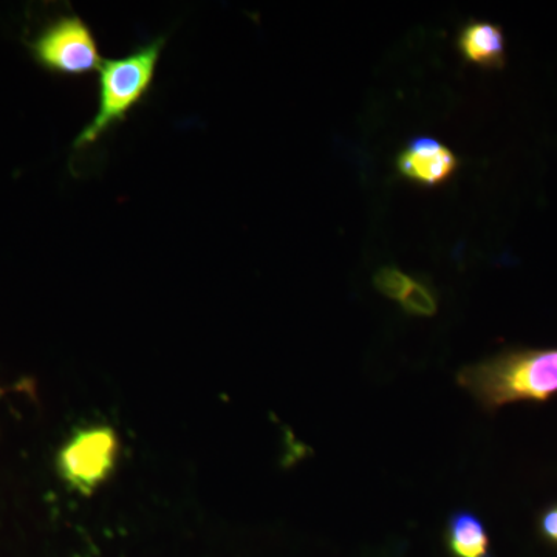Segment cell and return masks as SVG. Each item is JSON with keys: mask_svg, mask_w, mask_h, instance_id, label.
<instances>
[{"mask_svg": "<svg viewBox=\"0 0 557 557\" xmlns=\"http://www.w3.org/2000/svg\"><path fill=\"white\" fill-rule=\"evenodd\" d=\"M457 383L487 412L511 403L547 401L557 394V348H505L461 369Z\"/></svg>", "mask_w": 557, "mask_h": 557, "instance_id": "obj_1", "label": "cell"}, {"mask_svg": "<svg viewBox=\"0 0 557 557\" xmlns=\"http://www.w3.org/2000/svg\"><path fill=\"white\" fill-rule=\"evenodd\" d=\"M164 46L166 36H159L126 57L102 62L98 70L97 112L79 132L73 149L84 150L97 145L146 101L156 84Z\"/></svg>", "mask_w": 557, "mask_h": 557, "instance_id": "obj_2", "label": "cell"}, {"mask_svg": "<svg viewBox=\"0 0 557 557\" xmlns=\"http://www.w3.org/2000/svg\"><path fill=\"white\" fill-rule=\"evenodd\" d=\"M36 64L53 75L84 76L98 72L102 60L97 36L83 17L62 14L28 42Z\"/></svg>", "mask_w": 557, "mask_h": 557, "instance_id": "obj_3", "label": "cell"}, {"mask_svg": "<svg viewBox=\"0 0 557 557\" xmlns=\"http://www.w3.org/2000/svg\"><path fill=\"white\" fill-rule=\"evenodd\" d=\"M119 449L112 428L81 429L58 454V471L73 490L94 493L115 467Z\"/></svg>", "mask_w": 557, "mask_h": 557, "instance_id": "obj_4", "label": "cell"}, {"mask_svg": "<svg viewBox=\"0 0 557 557\" xmlns=\"http://www.w3.org/2000/svg\"><path fill=\"white\" fill-rule=\"evenodd\" d=\"M395 166L399 177L420 188H438L460 168V159L449 146L432 137H416L399 150Z\"/></svg>", "mask_w": 557, "mask_h": 557, "instance_id": "obj_5", "label": "cell"}, {"mask_svg": "<svg viewBox=\"0 0 557 557\" xmlns=\"http://www.w3.org/2000/svg\"><path fill=\"white\" fill-rule=\"evenodd\" d=\"M457 50L469 64L485 70H500L507 64L504 28L494 22L471 20L460 28Z\"/></svg>", "mask_w": 557, "mask_h": 557, "instance_id": "obj_6", "label": "cell"}, {"mask_svg": "<svg viewBox=\"0 0 557 557\" xmlns=\"http://www.w3.org/2000/svg\"><path fill=\"white\" fill-rule=\"evenodd\" d=\"M446 548L453 557H491L485 523L471 511L450 515L445 531Z\"/></svg>", "mask_w": 557, "mask_h": 557, "instance_id": "obj_7", "label": "cell"}, {"mask_svg": "<svg viewBox=\"0 0 557 557\" xmlns=\"http://www.w3.org/2000/svg\"><path fill=\"white\" fill-rule=\"evenodd\" d=\"M401 309L410 317H434L438 310L437 298L431 287L423 282L413 281L401 300Z\"/></svg>", "mask_w": 557, "mask_h": 557, "instance_id": "obj_8", "label": "cell"}, {"mask_svg": "<svg viewBox=\"0 0 557 557\" xmlns=\"http://www.w3.org/2000/svg\"><path fill=\"white\" fill-rule=\"evenodd\" d=\"M412 282L413 278L408 276L405 271L397 269V267H383L373 276V285H375L381 295L386 296L388 299L401 300L403 296L408 293Z\"/></svg>", "mask_w": 557, "mask_h": 557, "instance_id": "obj_9", "label": "cell"}, {"mask_svg": "<svg viewBox=\"0 0 557 557\" xmlns=\"http://www.w3.org/2000/svg\"><path fill=\"white\" fill-rule=\"evenodd\" d=\"M539 530L548 542L557 545V504L542 512L541 519H539Z\"/></svg>", "mask_w": 557, "mask_h": 557, "instance_id": "obj_10", "label": "cell"}, {"mask_svg": "<svg viewBox=\"0 0 557 557\" xmlns=\"http://www.w3.org/2000/svg\"><path fill=\"white\" fill-rule=\"evenodd\" d=\"M9 392V388L0 387V397H2L3 394H7Z\"/></svg>", "mask_w": 557, "mask_h": 557, "instance_id": "obj_11", "label": "cell"}]
</instances>
